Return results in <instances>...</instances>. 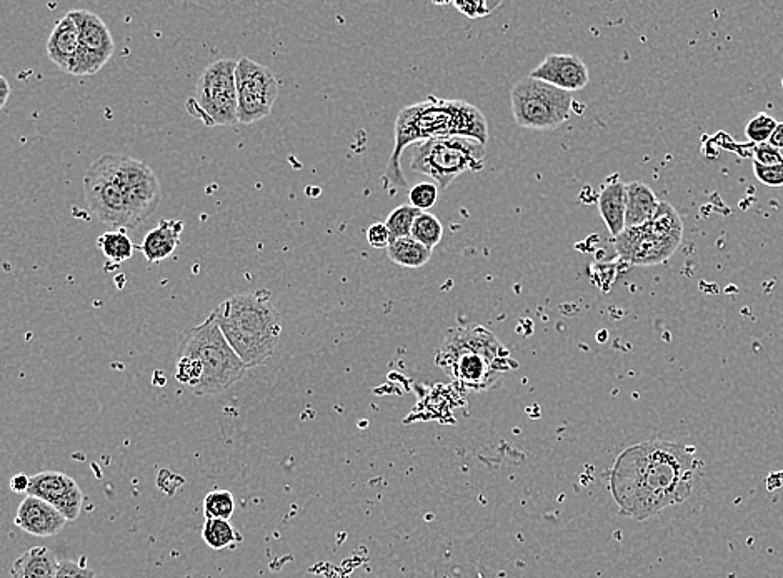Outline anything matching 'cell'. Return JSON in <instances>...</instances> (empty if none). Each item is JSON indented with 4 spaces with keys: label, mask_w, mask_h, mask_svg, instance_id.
<instances>
[{
    "label": "cell",
    "mask_w": 783,
    "mask_h": 578,
    "mask_svg": "<svg viewBox=\"0 0 783 578\" xmlns=\"http://www.w3.org/2000/svg\"><path fill=\"white\" fill-rule=\"evenodd\" d=\"M699 460L684 444L650 440L624 450L610 472V492L620 514L650 519L684 502L694 487Z\"/></svg>",
    "instance_id": "1"
},
{
    "label": "cell",
    "mask_w": 783,
    "mask_h": 578,
    "mask_svg": "<svg viewBox=\"0 0 783 578\" xmlns=\"http://www.w3.org/2000/svg\"><path fill=\"white\" fill-rule=\"evenodd\" d=\"M442 137H470L487 145L489 124L485 115L465 100L429 97L400 110L394 125V150L385 169V187H407L400 164L407 147Z\"/></svg>",
    "instance_id": "2"
},
{
    "label": "cell",
    "mask_w": 783,
    "mask_h": 578,
    "mask_svg": "<svg viewBox=\"0 0 783 578\" xmlns=\"http://www.w3.org/2000/svg\"><path fill=\"white\" fill-rule=\"evenodd\" d=\"M247 370L212 315L202 324L184 330L175 379L185 389L195 395L219 394L244 379Z\"/></svg>",
    "instance_id": "3"
},
{
    "label": "cell",
    "mask_w": 783,
    "mask_h": 578,
    "mask_svg": "<svg viewBox=\"0 0 783 578\" xmlns=\"http://www.w3.org/2000/svg\"><path fill=\"white\" fill-rule=\"evenodd\" d=\"M435 364L464 389L484 392L515 369L509 349L484 325L465 324L447 330Z\"/></svg>",
    "instance_id": "4"
},
{
    "label": "cell",
    "mask_w": 783,
    "mask_h": 578,
    "mask_svg": "<svg viewBox=\"0 0 783 578\" xmlns=\"http://www.w3.org/2000/svg\"><path fill=\"white\" fill-rule=\"evenodd\" d=\"M210 315L247 369L274 355L284 327L267 290L232 295Z\"/></svg>",
    "instance_id": "5"
},
{
    "label": "cell",
    "mask_w": 783,
    "mask_h": 578,
    "mask_svg": "<svg viewBox=\"0 0 783 578\" xmlns=\"http://www.w3.org/2000/svg\"><path fill=\"white\" fill-rule=\"evenodd\" d=\"M485 144L470 137H442L412 145L410 167L427 175L440 189L465 172H480L485 165Z\"/></svg>",
    "instance_id": "6"
},
{
    "label": "cell",
    "mask_w": 783,
    "mask_h": 578,
    "mask_svg": "<svg viewBox=\"0 0 783 578\" xmlns=\"http://www.w3.org/2000/svg\"><path fill=\"white\" fill-rule=\"evenodd\" d=\"M510 102L517 125L530 130H549L570 119L574 97L547 82L524 77L510 90Z\"/></svg>",
    "instance_id": "7"
},
{
    "label": "cell",
    "mask_w": 783,
    "mask_h": 578,
    "mask_svg": "<svg viewBox=\"0 0 783 578\" xmlns=\"http://www.w3.org/2000/svg\"><path fill=\"white\" fill-rule=\"evenodd\" d=\"M235 67L237 62L232 59L215 60L207 65L197 80L194 97L187 100V110L207 127L239 122Z\"/></svg>",
    "instance_id": "8"
},
{
    "label": "cell",
    "mask_w": 783,
    "mask_h": 578,
    "mask_svg": "<svg viewBox=\"0 0 783 578\" xmlns=\"http://www.w3.org/2000/svg\"><path fill=\"white\" fill-rule=\"evenodd\" d=\"M85 202L102 224L117 230L134 229V215L114 154H105L90 165L84 177Z\"/></svg>",
    "instance_id": "9"
},
{
    "label": "cell",
    "mask_w": 783,
    "mask_h": 578,
    "mask_svg": "<svg viewBox=\"0 0 783 578\" xmlns=\"http://www.w3.org/2000/svg\"><path fill=\"white\" fill-rule=\"evenodd\" d=\"M235 87L240 124H254L265 119L279 97V80L274 72L249 57H242L237 62Z\"/></svg>",
    "instance_id": "10"
},
{
    "label": "cell",
    "mask_w": 783,
    "mask_h": 578,
    "mask_svg": "<svg viewBox=\"0 0 783 578\" xmlns=\"http://www.w3.org/2000/svg\"><path fill=\"white\" fill-rule=\"evenodd\" d=\"M70 15L79 27L80 35L79 55L75 60L72 75L84 77L97 74L114 55V39L109 27L99 15L90 10H72Z\"/></svg>",
    "instance_id": "11"
},
{
    "label": "cell",
    "mask_w": 783,
    "mask_h": 578,
    "mask_svg": "<svg viewBox=\"0 0 783 578\" xmlns=\"http://www.w3.org/2000/svg\"><path fill=\"white\" fill-rule=\"evenodd\" d=\"M614 245L620 259L637 267L664 264L680 247L652 234L645 225L625 229L615 237Z\"/></svg>",
    "instance_id": "12"
},
{
    "label": "cell",
    "mask_w": 783,
    "mask_h": 578,
    "mask_svg": "<svg viewBox=\"0 0 783 578\" xmlns=\"http://www.w3.org/2000/svg\"><path fill=\"white\" fill-rule=\"evenodd\" d=\"M27 495L52 505L64 515L67 522L77 520L84 505V494L77 482L69 475L54 470L32 475Z\"/></svg>",
    "instance_id": "13"
},
{
    "label": "cell",
    "mask_w": 783,
    "mask_h": 578,
    "mask_svg": "<svg viewBox=\"0 0 783 578\" xmlns=\"http://www.w3.org/2000/svg\"><path fill=\"white\" fill-rule=\"evenodd\" d=\"M532 79L542 80L565 92H577L587 87L589 67L577 55L550 54L544 62L530 72Z\"/></svg>",
    "instance_id": "14"
},
{
    "label": "cell",
    "mask_w": 783,
    "mask_h": 578,
    "mask_svg": "<svg viewBox=\"0 0 783 578\" xmlns=\"http://www.w3.org/2000/svg\"><path fill=\"white\" fill-rule=\"evenodd\" d=\"M65 524L67 519L59 510L32 495H27L20 502L15 514V525L34 537H54L64 529Z\"/></svg>",
    "instance_id": "15"
},
{
    "label": "cell",
    "mask_w": 783,
    "mask_h": 578,
    "mask_svg": "<svg viewBox=\"0 0 783 578\" xmlns=\"http://www.w3.org/2000/svg\"><path fill=\"white\" fill-rule=\"evenodd\" d=\"M79 47V27L69 12L55 24L54 29L50 32L49 40H47V55L60 70L72 74L75 60L79 55Z\"/></svg>",
    "instance_id": "16"
},
{
    "label": "cell",
    "mask_w": 783,
    "mask_h": 578,
    "mask_svg": "<svg viewBox=\"0 0 783 578\" xmlns=\"http://www.w3.org/2000/svg\"><path fill=\"white\" fill-rule=\"evenodd\" d=\"M182 232H184L182 220H162L155 229L145 235L139 250L150 264H159L175 254Z\"/></svg>",
    "instance_id": "17"
},
{
    "label": "cell",
    "mask_w": 783,
    "mask_h": 578,
    "mask_svg": "<svg viewBox=\"0 0 783 578\" xmlns=\"http://www.w3.org/2000/svg\"><path fill=\"white\" fill-rule=\"evenodd\" d=\"M627 194V209H625V229L640 227L649 222L659 209L660 200L649 185L634 180L625 184Z\"/></svg>",
    "instance_id": "18"
},
{
    "label": "cell",
    "mask_w": 783,
    "mask_h": 578,
    "mask_svg": "<svg viewBox=\"0 0 783 578\" xmlns=\"http://www.w3.org/2000/svg\"><path fill=\"white\" fill-rule=\"evenodd\" d=\"M60 564L45 547H34L20 555L10 569V578H57Z\"/></svg>",
    "instance_id": "19"
},
{
    "label": "cell",
    "mask_w": 783,
    "mask_h": 578,
    "mask_svg": "<svg viewBox=\"0 0 783 578\" xmlns=\"http://www.w3.org/2000/svg\"><path fill=\"white\" fill-rule=\"evenodd\" d=\"M600 215L604 219L607 229L612 237H619L625 230V209H627V194H625V184L614 182L604 187L600 192L599 200Z\"/></svg>",
    "instance_id": "20"
},
{
    "label": "cell",
    "mask_w": 783,
    "mask_h": 578,
    "mask_svg": "<svg viewBox=\"0 0 783 578\" xmlns=\"http://www.w3.org/2000/svg\"><path fill=\"white\" fill-rule=\"evenodd\" d=\"M645 227L652 234L672 244L680 245L684 239V222L680 219L679 212L665 200H660L659 209Z\"/></svg>",
    "instance_id": "21"
},
{
    "label": "cell",
    "mask_w": 783,
    "mask_h": 578,
    "mask_svg": "<svg viewBox=\"0 0 783 578\" xmlns=\"http://www.w3.org/2000/svg\"><path fill=\"white\" fill-rule=\"evenodd\" d=\"M434 250L427 249L425 245L419 244L412 237H404L390 242L387 247V255L394 264L405 267V269H420L432 259Z\"/></svg>",
    "instance_id": "22"
},
{
    "label": "cell",
    "mask_w": 783,
    "mask_h": 578,
    "mask_svg": "<svg viewBox=\"0 0 783 578\" xmlns=\"http://www.w3.org/2000/svg\"><path fill=\"white\" fill-rule=\"evenodd\" d=\"M97 247L102 250L105 259L110 260L112 264H122L125 260L132 259L135 249H139L122 229L100 235L97 239Z\"/></svg>",
    "instance_id": "23"
},
{
    "label": "cell",
    "mask_w": 783,
    "mask_h": 578,
    "mask_svg": "<svg viewBox=\"0 0 783 578\" xmlns=\"http://www.w3.org/2000/svg\"><path fill=\"white\" fill-rule=\"evenodd\" d=\"M410 237L417 240L419 244L425 245L427 249L434 250L444 237V225L434 214L420 212L412 225Z\"/></svg>",
    "instance_id": "24"
},
{
    "label": "cell",
    "mask_w": 783,
    "mask_h": 578,
    "mask_svg": "<svg viewBox=\"0 0 783 578\" xmlns=\"http://www.w3.org/2000/svg\"><path fill=\"white\" fill-rule=\"evenodd\" d=\"M202 539L210 549L222 550L234 545L239 540V535L229 520L209 519L205 520L202 527Z\"/></svg>",
    "instance_id": "25"
},
{
    "label": "cell",
    "mask_w": 783,
    "mask_h": 578,
    "mask_svg": "<svg viewBox=\"0 0 783 578\" xmlns=\"http://www.w3.org/2000/svg\"><path fill=\"white\" fill-rule=\"evenodd\" d=\"M419 214L420 210L415 209L410 204L400 205L397 209L392 210L384 222L385 227L389 230L390 242L410 237L412 225H414L415 219L419 217Z\"/></svg>",
    "instance_id": "26"
},
{
    "label": "cell",
    "mask_w": 783,
    "mask_h": 578,
    "mask_svg": "<svg viewBox=\"0 0 783 578\" xmlns=\"http://www.w3.org/2000/svg\"><path fill=\"white\" fill-rule=\"evenodd\" d=\"M235 512L234 495L229 490H212L205 495L204 515L205 520L220 519L229 520Z\"/></svg>",
    "instance_id": "27"
},
{
    "label": "cell",
    "mask_w": 783,
    "mask_h": 578,
    "mask_svg": "<svg viewBox=\"0 0 783 578\" xmlns=\"http://www.w3.org/2000/svg\"><path fill=\"white\" fill-rule=\"evenodd\" d=\"M777 124L779 122L772 115L762 112V114L755 115L754 119L747 124L745 135L754 144H765V142H769L770 135L774 134Z\"/></svg>",
    "instance_id": "28"
},
{
    "label": "cell",
    "mask_w": 783,
    "mask_h": 578,
    "mask_svg": "<svg viewBox=\"0 0 783 578\" xmlns=\"http://www.w3.org/2000/svg\"><path fill=\"white\" fill-rule=\"evenodd\" d=\"M410 205L420 212H429L439 200V187L434 182H420L410 189Z\"/></svg>",
    "instance_id": "29"
},
{
    "label": "cell",
    "mask_w": 783,
    "mask_h": 578,
    "mask_svg": "<svg viewBox=\"0 0 783 578\" xmlns=\"http://www.w3.org/2000/svg\"><path fill=\"white\" fill-rule=\"evenodd\" d=\"M754 174L767 187H772V189L783 187V164L765 167V165L754 162Z\"/></svg>",
    "instance_id": "30"
},
{
    "label": "cell",
    "mask_w": 783,
    "mask_h": 578,
    "mask_svg": "<svg viewBox=\"0 0 783 578\" xmlns=\"http://www.w3.org/2000/svg\"><path fill=\"white\" fill-rule=\"evenodd\" d=\"M454 5L462 14L467 15L469 19H479V17H487L494 10L499 9L502 2L500 0L499 2L485 0V2H455Z\"/></svg>",
    "instance_id": "31"
},
{
    "label": "cell",
    "mask_w": 783,
    "mask_h": 578,
    "mask_svg": "<svg viewBox=\"0 0 783 578\" xmlns=\"http://www.w3.org/2000/svg\"><path fill=\"white\" fill-rule=\"evenodd\" d=\"M754 162H757V164L760 165H765V167H770V165L783 164L782 155H780V150L775 149V147H772V145H770L769 142H765V144L755 145Z\"/></svg>",
    "instance_id": "32"
},
{
    "label": "cell",
    "mask_w": 783,
    "mask_h": 578,
    "mask_svg": "<svg viewBox=\"0 0 783 578\" xmlns=\"http://www.w3.org/2000/svg\"><path fill=\"white\" fill-rule=\"evenodd\" d=\"M367 242L374 249H387L390 245V234L385 224H372L367 229Z\"/></svg>",
    "instance_id": "33"
},
{
    "label": "cell",
    "mask_w": 783,
    "mask_h": 578,
    "mask_svg": "<svg viewBox=\"0 0 783 578\" xmlns=\"http://www.w3.org/2000/svg\"><path fill=\"white\" fill-rule=\"evenodd\" d=\"M57 578H95V574L92 570L85 569L84 565L67 560L64 564H60Z\"/></svg>",
    "instance_id": "34"
},
{
    "label": "cell",
    "mask_w": 783,
    "mask_h": 578,
    "mask_svg": "<svg viewBox=\"0 0 783 578\" xmlns=\"http://www.w3.org/2000/svg\"><path fill=\"white\" fill-rule=\"evenodd\" d=\"M30 487V477L25 474H17L10 479V489L15 494H27Z\"/></svg>",
    "instance_id": "35"
},
{
    "label": "cell",
    "mask_w": 783,
    "mask_h": 578,
    "mask_svg": "<svg viewBox=\"0 0 783 578\" xmlns=\"http://www.w3.org/2000/svg\"><path fill=\"white\" fill-rule=\"evenodd\" d=\"M12 89H10L9 80L4 75H0V110L4 109L7 100H9Z\"/></svg>",
    "instance_id": "36"
},
{
    "label": "cell",
    "mask_w": 783,
    "mask_h": 578,
    "mask_svg": "<svg viewBox=\"0 0 783 578\" xmlns=\"http://www.w3.org/2000/svg\"><path fill=\"white\" fill-rule=\"evenodd\" d=\"M769 144L775 149H783V122L775 127L774 134L770 135Z\"/></svg>",
    "instance_id": "37"
},
{
    "label": "cell",
    "mask_w": 783,
    "mask_h": 578,
    "mask_svg": "<svg viewBox=\"0 0 783 578\" xmlns=\"http://www.w3.org/2000/svg\"><path fill=\"white\" fill-rule=\"evenodd\" d=\"M780 155H782V160H783V149H780Z\"/></svg>",
    "instance_id": "38"
}]
</instances>
